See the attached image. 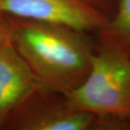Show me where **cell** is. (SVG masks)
Masks as SVG:
<instances>
[{
	"label": "cell",
	"instance_id": "cell-7",
	"mask_svg": "<svg viewBox=\"0 0 130 130\" xmlns=\"http://www.w3.org/2000/svg\"><path fill=\"white\" fill-rule=\"evenodd\" d=\"M9 39L6 15L0 12V45Z\"/></svg>",
	"mask_w": 130,
	"mask_h": 130
},
{
	"label": "cell",
	"instance_id": "cell-4",
	"mask_svg": "<svg viewBox=\"0 0 130 130\" xmlns=\"http://www.w3.org/2000/svg\"><path fill=\"white\" fill-rule=\"evenodd\" d=\"M0 12L85 33L101 30L108 21L104 12L85 0H0Z\"/></svg>",
	"mask_w": 130,
	"mask_h": 130
},
{
	"label": "cell",
	"instance_id": "cell-2",
	"mask_svg": "<svg viewBox=\"0 0 130 130\" xmlns=\"http://www.w3.org/2000/svg\"><path fill=\"white\" fill-rule=\"evenodd\" d=\"M70 109L95 116L130 118V60L123 50L106 41L91 58L89 74L63 95Z\"/></svg>",
	"mask_w": 130,
	"mask_h": 130
},
{
	"label": "cell",
	"instance_id": "cell-6",
	"mask_svg": "<svg viewBox=\"0 0 130 130\" xmlns=\"http://www.w3.org/2000/svg\"><path fill=\"white\" fill-rule=\"evenodd\" d=\"M105 37L111 40L116 37L130 42V0H118V6L114 19L101 28Z\"/></svg>",
	"mask_w": 130,
	"mask_h": 130
},
{
	"label": "cell",
	"instance_id": "cell-5",
	"mask_svg": "<svg viewBox=\"0 0 130 130\" xmlns=\"http://www.w3.org/2000/svg\"><path fill=\"white\" fill-rule=\"evenodd\" d=\"M42 86L8 39L0 45V129L5 120Z\"/></svg>",
	"mask_w": 130,
	"mask_h": 130
},
{
	"label": "cell",
	"instance_id": "cell-8",
	"mask_svg": "<svg viewBox=\"0 0 130 130\" xmlns=\"http://www.w3.org/2000/svg\"><path fill=\"white\" fill-rule=\"evenodd\" d=\"M85 1L102 11V10L106 9V8H107L109 2H110L111 0H85Z\"/></svg>",
	"mask_w": 130,
	"mask_h": 130
},
{
	"label": "cell",
	"instance_id": "cell-3",
	"mask_svg": "<svg viewBox=\"0 0 130 130\" xmlns=\"http://www.w3.org/2000/svg\"><path fill=\"white\" fill-rule=\"evenodd\" d=\"M53 92L41 86L5 120L2 128L14 130H86L95 115L70 109ZM60 95V94H58Z\"/></svg>",
	"mask_w": 130,
	"mask_h": 130
},
{
	"label": "cell",
	"instance_id": "cell-1",
	"mask_svg": "<svg viewBox=\"0 0 130 130\" xmlns=\"http://www.w3.org/2000/svg\"><path fill=\"white\" fill-rule=\"evenodd\" d=\"M6 19L10 43L44 88L65 95L84 81L95 52L85 32L9 15Z\"/></svg>",
	"mask_w": 130,
	"mask_h": 130
}]
</instances>
